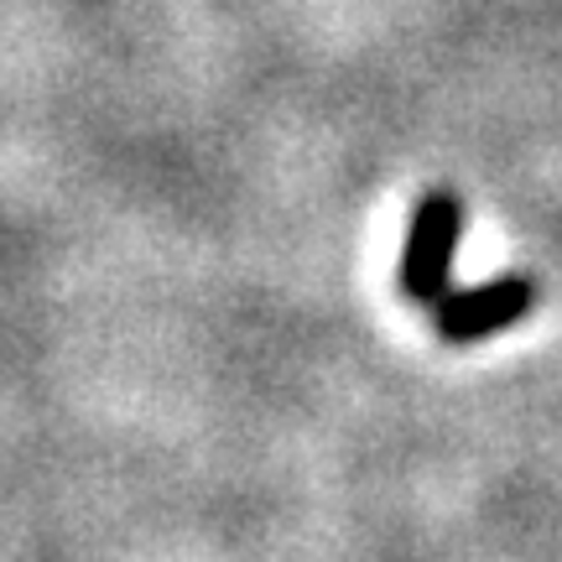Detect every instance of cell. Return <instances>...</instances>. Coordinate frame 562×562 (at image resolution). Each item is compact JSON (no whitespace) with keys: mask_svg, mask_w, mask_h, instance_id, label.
I'll return each instance as SVG.
<instances>
[{"mask_svg":"<svg viewBox=\"0 0 562 562\" xmlns=\"http://www.w3.org/2000/svg\"><path fill=\"white\" fill-rule=\"evenodd\" d=\"M469 209L453 188H427L406 214V240L396 261V292L412 307H438L453 292V261L463 245Z\"/></svg>","mask_w":562,"mask_h":562,"instance_id":"1","label":"cell"},{"mask_svg":"<svg viewBox=\"0 0 562 562\" xmlns=\"http://www.w3.org/2000/svg\"><path fill=\"white\" fill-rule=\"evenodd\" d=\"M542 302V281L531 271H501L490 281H474V286H453L432 313V334L448 349H474L484 339H501L516 323H526Z\"/></svg>","mask_w":562,"mask_h":562,"instance_id":"2","label":"cell"}]
</instances>
